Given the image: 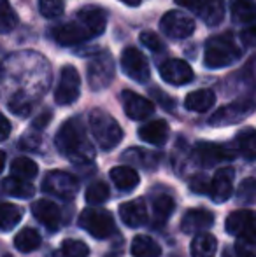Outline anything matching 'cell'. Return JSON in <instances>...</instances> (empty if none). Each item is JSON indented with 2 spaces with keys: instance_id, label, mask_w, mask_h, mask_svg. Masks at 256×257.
I'll list each match as a JSON object with an SVG mask.
<instances>
[{
  "instance_id": "obj_1",
  "label": "cell",
  "mask_w": 256,
  "mask_h": 257,
  "mask_svg": "<svg viewBox=\"0 0 256 257\" xmlns=\"http://www.w3.org/2000/svg\"><path fill=\"white\" fill-rule=\"evenodd\" d=\"M58 153L74 165H88L95 159V147L90 142L84 122L79 117L67 119L55 137Z\"/></svg>"
},
{
  "instance_id": "obj_2",
  "label": "cell",
  "mask_w": 256,
  "mask_h": 257,
  "mask_svg": "<svg viewBox=\"0 0 256 257\" xmlns=\"http://www.w3.org/2000/svg\"><path fill=\"white\" fill-rule=\"evenodd\" d=\"M90 130L99 147L104 151L114 149L123 140V130L120 122L102 108H95L90 112Z\"/></svg>"
},
{
  "instance_id": "obj_3",
  "label": "cell",
  "mask_w": 256,
  "mask_h": 257,
  "mask_svg": "<svg viewBox=\"0 0 256 257\" xmlns=\"http://www.w3.org/2000/svg\"><path fill=\"white\" fill-rule=\"evenodd\" d=\"M240 58V49L228 35L212 37L205 44L204 63L207 68H225Z\"/></svg>"
},
{
  "instance_id": "obj_4",
  "label": "cell",
  "mask_w": 256,
  "mask_h": 257,
  "mask_svg": "<svg viewBox=\"0 0 256 257\" xmlns=\"http://www.w3.org/2000/svg\"><path fill=\"white\" fill-rule=\"evenodd\" d=\"M79 226L97 240H107L116 233V224L111 212L100 206H90L79 215Z\"/></svg>"
},
{
  "instance_id": "obj_5",
  "label": "cell",
  "mask_w": 256,
  "mask_h": 257,
  "mask_svg": "<svg viewBox=\"0 0 256 257\" xmlns=\"http://www.w3.org/2000/svg\"><path fill=\"white\" fill-rule=\"evenodd\" d=\"M86 79L93 91H102L114 79V61L107 51H102L88 61L86 67Z\"/></svg>"
},
{
  "instance_id": "obj_6",
  "label": "cell",
  "mask_w": 256,
  "mask_h": 257,
  "mask_svg": "<svg viewBox=\"0 0 256 257\" xmlns=\"http://www.w3.org/2000/svg\"><path fill=\"white\" fill-rule=\"evenodd\" d=\"M254 110H256V100H253V98L235 100V102L218 108V110L211 115V119H209V124H212V126L237 124V122L249 117Z\"/></svg>"
},
{
  "instance_id": "obj_7",
  "label": "cell",
  "mask_w": 256,
  "mask_h": 257,
  "mask_svg": "<svg viewBox=\"0 0 256 257\" xmlns=\"http://www.w3.org/2000/svg\"><path fill=\"white\" fill-rule=\"evenodd\" d=\"M42 189L48 194L60 198V200H72L79 191V180L70 173L55 170V172H49L44 177Z\"/></svg>"
},
{
  "instance_id": "obj_8",
  "label": "cell",
  "mask_w": 256,
  "mask_h": 257,
  "mask_svg": "<svg viewBox=\"0 0 256 257\" xmlns=\"http://www.w3.org/2000/svg\"><path fill=\"white\" fill-rule=\"evenodd\" d=\"M237 156V149L225 144H212V142H200L195 146L193 158L198 165L211 168L221 161H230Z\"/></svg>"
},
{
  "instance_id": "obj_9",
  "label": "cell",
  "mask_w": 256,
  "mask_h": 257,
  "mask_svg": "<svg viewBox=\"0 0 256 257\" xmlns=\"http://www.w3.org/2000/svg\"><path fill=\"white\" fill-rule=\"evenodd\" d=\"M81 95V77L75 67L67 65L62 68L58 86L55 89V102L58 105H70Z\"/></svg>"
},
{
  "instance_id": "obj_10",
  "label": "cell",
  "mask_w": 256,
  "mask_h": 257,
  "mask_svg": "<svg viewBox=\"0 0 256 257\" xmlns=\"http://www.w3.org/2000/svg\"><path fill=\"white\" fill-rule=\"evenodd\" d=\"M160 30L170 39H188L195 32V20L181 11H168L160 20Z\"/></svg>"
},
{
  "instance_id": "obj_11",
  "label": "cell",
  "mask_w": 256,
  "mask_h": 257,
  "mask_svg": "<svg viewBox=\"0 0 256 257\" xmlns=\"http://www.w3.org/2000/svg\"><path fill=\"white\" fill-rule=\"evenodd\" d=\"M121 68L135 82H147L151 77L149 63L137 48H127L121 53Z\"/></svg>"
},
{
  "instance_id": "obj_12",
  "label": "cell",
  "mask_w": 256,
  "mask_h": 257,
  "mask_svg": "<svg viewBox=\"0 0 256 257\" xmlns=\"http://www.w3.org/2000/svg\"><path fill=\"white\" fill-rule=\"evenodd\" d=\"M53 39H55L60 46L68 48V46H77V44H82V42L90 41L92 35H90V32L86 30L81 21L74 20V21H68V23L58 25V27L53 28Z\"/></svg>"
},
{
  "instance_id": "obj_13",
  "label": "cell",
  "mask_w": 256,
  "mask_h": 257,
  "mask_svg": "<svg viewBox=\"0 0 256 257\" xmlns=\"http://www.w3.org/2000/svg\"><path fill=\"white\" fill-rule=\"evenodd\" d=\"M121 102H123L125 114L133 121H144V119L151 117L154 112V103L151 100L144 98L130 89H125L121 93Z\"/></svg>"
},
{
  "instance_id": "obj_14",
  "label": "cell",
  "mask_w": 256,
  "mask_h": 257,
  "mask_svg": "<svg viewBox=\"0 0 256 257\" xmlns=\"http://www.w3.org/2000/svg\"><path fill=\"white\" fill-rule=\"evenodd\" d=\"M160 75L167 84L183 86L193 81V70L185 60H167L160 65Z\"/></svg>"
},
{
  "instance_id": "obj_15",
  "label": "cell",
  "mask_w": 256,
  "mask_h": 257,
  "mask_svg": "<svg viewBox=\"0 0 256 257\" xmlns=\"http://www.w3.org/2000/svg\"><path fill=\"white\" fill-rule=\"evenodd\" d=\"M233 177H235V172L230 166H225V168H219L218 172L214 173L211 180V191H209V196H211L212 201L216 203H223L226 201L233 193Z\"/></svg>"
},
{
  "instance_id": "obj_16",
  "label": "cell",
  "mask_w": 256,
  "mask_h": 257,
  "mask_svg": "<svg viewBox=\"0 0 256 257\" xmlns=\"http://www.w3.org/2000/svg\"><path fill=\"white\" fill-rule=\"evenodd\" d=\"M32 213L34 217L49 231H56L62 226V208L49 200H39L32 205Z\"/></svg>"
},
{
  "instance_id": "obj_17",
  "label": "cell",
  "mask_w": 256,
  "mask_h": 257,
  "mask_svg": "<svg viewBox=\"0 0 256 257\" xmlns=\"http://www.w3.org/2000/svg\"><path fill=\"white\" fill-rule=\"evenodd\" d=\"M75 20H79L84 28L90 32V35L93 37H99L106 32L107 27V13L99 6H86L81 11H77V16Z\"/></svg>"
},
{
  "instance_id": "obj_18",
  "label": "cell",
  "mask_w": 256,
  "mask_h": 257,
  "mask_svg": "<svg viewBox=\"0 0 256 257\" xmlns=\"http://www.w3.org/2000/svg\"><path fill=\"white\" fill-rule=\"evenodd\" d=\"M214 224V213L205 208H192L181 220V231L186 234H197L207 231Z\"/></svg>"
},
{
  "instance_id": "obj_19",
  "label": "cell",
  "mask_w": 256,
  "mask_h": 257,
  "mask_svg": "<svg viewBox=\"0 0 256 257\" xmlns=\"http://www.w3.org/2000/svg\"><path fill=\"white\" fill-rule=\"evenodd\" d=\"M120 217L128 227H140L147 222V206L144 200H130L120 205Z\"/></svg>"
},
{
  "instance_id": "obj_20",
  "label": "cell",
  "mask_w": 256,
  "mask_h": 257,
  "mask_svg": "<svg viewBox=\"0 0 256 257\" xmlns=\"http://www.w3.org/2000/svg\"><path fill=\"white\" fill-rule=\"evenodd\" d=\"M168 133H170V128H168L167 121H163V119H154V121H149L140 126L139 139L151 144V146H163L168 140Z\"/></svg>"
},
{
  "instance_id": "obj_21",
  "label": "cell",
  "mask_w": 256,
  "mask_h": 257,
  "mask_svg": "<svg viewBox=\"0 0 256 257\" xmlns=\"http://www.w3.org/2000/svg\"><path fill=\"white\" fill-rule=\"evenodd\" d=\"M225 227L226 233L233 234V236L247 229H256V212L253 210H235L228 215Z\"/></svg>"
},
{
  "instance_id": "obj_22",
  "label": "cell",
  "mask_w": 256,
  "mask_h": 257,
  "mask_svg": "<svg viewBox=\"0 0 256 257\" xmlns=\"http://www.w3.org/2000/svg\"><path fill=\"white\" fill-rule=\"evenodd\" d=\"M109 177L114 186L120 191H125V193L135 189L140 182L139 173H137L132 166H114V168L111 170Z\"/></svg>"
},
{
  "instance_id": "obj_23",
  "label": "cell",
  "mask_w": 256,
  "mask_h": 257,
  "mask_svg": "<svg viewBox=\"0 0 256 257\" xmlns=\"http://www.w3.org/2000/svg\"><path fill=\"white\" fill-rule=\"evenodd\" d=\"M2 187V193L7 194V196H13V198H21V200H27V198H32L35 193L34 186L30 184V180H25L20 179V177H7V179L2 180L0 184Z\"/></svg>"
},
{
  "instance_id": "obj_24",
  "label": "cell",
  "mask_w": 256,
  "mask_h": 257,
  "mask_svg": "<svg viewBox=\"0 0 256 257\" xmlns=\"http://www.w3.org/2000/svg\"><path fill=\"white\" fill-rule=\"evenodd\" d=\"M121 159L130 163V165H133V166H140V168L151 170V168H156L158 166L160 156L151 153V151L140 149V147H130L127 153H123Z\"/></svg>"
},
{
  "instance_id": "obj_25",
  "label": "cell",
  "mask_w": 256,
  "mask_h": 257,
  "mask_svg": "<svg viewBox=\"0 0 256 257\" xmlns=\"http://www.w3.org/2000/svg\"><path fill=\"white\" fill-rule=\"evenodd\" d=\"M230 13L235 23L251 25L256 21V0H230Z\"/></svg>"
},
{
  "instance_id": "obj_26",
  "label": "cell",
  "mask_w": 256,
  "mask_h": 257,
  "mask_svg": "<svg viewBox=\"0 0 256 257\" xmlns=\"http://www.w3.org/2000/svg\"><path fill=\"white\" fill-rule=\"evenodd\" d=\"M198 16L209 27H218L225 18V2L223 0H202Z\"/></svg>"
},
{
  "instance_id": "obj_27",
  "label": "cell",
  "mask_w": 256,
  "mask_h": 257,
  "mask_svg": "<svg viewBox=\"0 0 256 257\" xmlns=\"http://www.w3.org/2000/svg\"><path fill=\"white\" fill-rule=\"evenodd\" d=\"M235 149L247 161L256 159V130L244 128L235 137Z\"/></svg>"
},
{
  "instance_id": "obj_28",
  "label": "cell",
  "mask_w": 256,
  "mask_h": 257,
  "mask_svg": "<svg viewBox=\"0 0 256 257\" xmlns=\"http://www.w3.org/2000/svg\"><path fill=\"white\" fill-rule=\"evenodd\" d=\"M216 95L212 89H197L192 91L185 100V107L192 112H207L214 105Z\"/></svg>"
},
{
  "instance_id": "obj_29",
  "label": "cell",
  "mask_w": 256,
  "mask_h": 257,
  "mask_svg": "<svg viewBox=\"0 0 256 257\" xmlns=\"http://www.w3.org/2000/svg\"><path fill=\"white\" fill-rule=\"evenodd\" d=\"M218 241L211 233H197L192 241V257H214Z\"/></svg>"
},
{
  "instance_id": "obj_30",
  "label": "cell",
  "mask_w": 256,
  "mask_h": 257,
  "mask_svg": "<svg viewBox=\"0 0 256 257\" xmlns=\"http://www.w3.org/2000/svg\"><path fill=\"white\" fill-rule=\"evenodd\" d=\"M132 255L133 257H160L161 255V247L153 240L151 236L146 234H139L133 238L132 241Z\"/></svg>"
},
{
  "instance_id": "obj_31",
  "label": "cell",
  "mask_w": 256,
  "mask_h": 257,
  "mask_svg": "<svg viewBox=\"0 0 256 257\" xmlns=\"http://www.w3.org/2000/svg\"><path fill=\"white\" fill-rule=\"evenodd\" d=\"M176 201L168 193H154L153 196V217L158 222H165L174 213Z\"/></svg>"
},
{
  "instance_id": "obj_32",
  "label": "cell",
  "mask_w": 256,
  "mask_h": 257,
  "mask_svg": "<svg viewBox=\"0 0 256 257\" xmlns=\"http://www.w3.org/2000/svg\"><path fill=\"white\" fill-rule=\"evenodd\" d=\"M39 245H41V234L32 227H25L14 236V247L23 254L37 250Z\"/></svg>"
},
{
  "instance_id": "obj_33",
  "label": "cell",
  "mask_w": 256,
  "mask_h": 257,
  "mask_svg": "<svg viewBox=\"0 0 256 257\" xmlns=\"http://www.w3.org/2000/svg\"><path fill=\"white\" fill-rule=\"evenodd\" d=\"M233 250L237 257H256V229H247L237 234Z\"/></svg>"
},
{
  "instance_id": "obj_34",
  "label": "cell",
  "mask_w": 256,
  "mask_h": 257,
  "mask_svg": "<svg viewBox=\"0 0 256 257\" xmlns=\"http://www.w3.org/2000/svg\"><path fill=\"white\" fill-rule=\"evenodd\" d=\"M21 215L23 212L20 206L2 201L0 203V231H11L13 227H16L21 220Z\"/></svg>"
},
{
  "instance_id": "obj_35",
  "label": "cell",
  "mask_w": 256,
  "mask_h": 257,
  "mask_svg": "<svg viewBox=\"0 0 256 257\" xmlns=\"http://www.w3.org/2000/svg\"><path fill=\"white\" fill-rule=\"evenodd\" d=\"M11 175L25 180H32L39 175V166L30 158H16L11 163Z\"/></svg>"
},
{
  "instance_id": "obj_36",
  "label": "cell",
  "mask_w": 256,
  "mask_h": 257,
  "mask_svg": "<svg viewBox=\"0 0 256 257\" xmlns=\"http://www.w3.org/2000/svg\"><path fill=\"white\" fill-rule=\"evenodd\" d=\"M18 23H20L18 14L11 7L9 0H0V34H11L18 27Z\"/></svg>"
},
{
  "instance_id": "obj_37",
  "label": "cell",
  "mask_w": 256,
  "mask_h": 257,
  "mask_svg": "<svg viewBox=\"0 0 256 257\" xmlns=\"http://www.w3.org/2000/svg\"><path fill=\"white\" fill-rule=\"evenodd\" d=\"M109 194H111V191H109V187H107V184L97 180V182L90 184V186L86 187L84 198H86V201H88L90 205L99 206V205L106 203V201L109 200Z\"/></svg>"
},
{
  "instance_id": "obj_38",
  "label": "cell",
  "mask_w": 256,
  "mask_h": 257,
  "mask_svg": "<svg viewBox=\"0 0 256 257\" xmlns=\"http://www.w3.org/2000/svg\"><path fill=\"white\" fill-rule=\"evenodd\" d=\"M90 248L81 240H65L55 252V257H88Z\"/></svg>"
},
{
  "instance_id": "obj_39",
  "label": "cell",
  "mask_w": 256,
  "mask_h": 257,
  "mask_svg": "<svg viewBox=\"0 0 256 257\" xmlns=\"http://www.w3.org/2000/svg\"><path fill=\"white\" fill-rule=\"evenodd\" d=\"M237 201L240 205H251L256 201V179L249 177L240 182L239 189H237Z\"/></svg>"
},
{
  "instance_id": "obj_40",
  "label": "cell",
  "mask_w": 256,
  "mask_h": 257,
  "mask_svg": "<svg viewBox=\"0 0 256 257\" xmlns=\"http://www.w3.org/2000/svg\"><path fill=\"white\" fill-rule=\"evenodd\" d=\"M39 11L44 18L53 20V18H58L63 14L65 4L63 0H39Z\"/></svg>"
},
{
  "instance_id": "obj_41",
  "label": "cell",
  "mask_w": 256,
  "mask_h": 257,
  "mask_svg": "<svg viewBox=\"0 0 256 257\" xmlns=\"http://www.w3.org/2000/svg\"><path fill=\"white\" fill-rule=\"evenodd\" d=\"M140 44L153 53H161L165 49L163 41H161L154 32H142V34H140Z\"/></svg>"
},
{
  "instance_id": "obj_42",
  "label": "cell",
  "mask_w": 256,
  "mask_h": 257,
  "mask_svg": "<svg viewBox=\"0 0 256 257\" xmlns=\"http://www.w3.org/2000/svg\"><path fill=\"white\" fill-rule=\"evenodd\" d=\"M190 187H192L193 193L209 194V191H211V182H209L204 175H195L192 179V182H190Z\"/></svg>"
},
{
  "instance_id": "obj_43",
  "label": "cell",
  "mask_w": 256,
  "mask_h": 257,
  "mask_svg": "<svg viewBox=\"0 0 256 257\" xmlns=\"http://www.w3.org/2000/svg\"><path fill=\"white\" fill-rule=\"evenodd\" d=\"M240 41H242L247 48L256 46V21L251 25H247V28H244V30L240 32Z\"/></svg>"
},
{
  "instance_id": "obj_44",
  "label": "cell",
  "mask_w": 256,
  "mask_h": 257,
  "mask_svg": "<svg viewBox=\"0 0 256 257\" xmlns=\"http://www.w3.org/2000/svg\"><path fill=\"white\" fill-rule=\"evenodd\" d=\"M176 4L185 9L192 11V13H198L200 11V6H202V0H176Z\"/></svg>"
},
{
  "instance_id": "obj_45",
  "label": "cell",
  "mask_w": 256,
  "mask_h": 257,
  "mask_svg": "<svg viewBox=\"0 0 256 257\" xmlns=\"http://www.w3.org/2000/svg\"><path fill=\"white\" fill-rule=\"evenodd\" d=\"M9 133H11V122L7 121L6 115L0 112V142L6 140L7 137H9Z\"/></svg>"
},
{
  "instance_id": "obj_46",
  "label": "cell",
  "mask_w": 256,
  "mask_h": 257,
  "mask_svg": "<svg viewBox=\"0 0 256 257\" xmlns=\"http://www.w3.org/2000/svg\"><path fill=\"white\" fill-rule=\"evenodd\" d=\"M154 96H158V98H160V103L163 105L165 108H174V100L170 98V96H165V95H161L160 91H158V89H154Z\"/></svg>"
},
{
  "instance_id": "obj_47",
  "label": "cell",
  "mask_w": 256,
  "mask_h": 257,
  "mask_svg": "<svg viewBox=\"0 0 256 257\" xmlns=\"http://www.w3.org/2000/svg\"><path fill=\"white\" fill-rule=\"evenodd\" d=\"M49 119H51V114H49V112H46L44 117H41V115H39V117L34 121V128H44V126L49 122Z\"/></svg>"
},
{
  "instance_id": "obj_48",
  "label": "cell",
  "mask_w": 256,
  "mask_h": 257,
  "mask_svg": "<svg viewBox=\"0 0 256 257\" xmlns=\"http://www.w3.org/2000/svg\"><path fill=\"white\" fill-rule=\"evenodd\" d=\"M121 4H125V6H130V7H137L140 4V0H120Z\"/></svg>"
},
{
  "instance_id": "obj_49",
  "label": "cell",
  "mask_w": 256,
  "mask_h": 257,
  "mask_svg": "<svg viewBox=\"0 0 256 257\" xmlns=\"http://www.w3.org/2000/svg\"><path fill=\"white\" fill-rule=\"evenodd\" d=\"M4 166H6V153H4V151H0V173H2Z\"/></svg>"
},
{
  "instance_id": "obj_50",
  "label": "cell",
  "mask_w": 256,
  "mask_h": 257,
  "mask_svg": "<svg viewBox=\"0 0 256 257\" xmlns=\"http://www.w3.org/2000/svg\"><path fill=\"white\" fill-rule=\"evenodd\" d=\"M223 257H237V254H235V250H226Z\"/></svg>"
}]
</instances>
